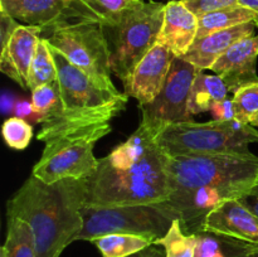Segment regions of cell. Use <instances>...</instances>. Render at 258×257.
<instances>
[{
  "instance_id": "1",
  "label": "cell",
  "mask_w": 258,
  "mask_h": 257,
  "mask_svg": "<svg viewBox=\"0 0 258 257\" xmlns=\"http://www.w3.org/2000/svg\"><path fill=\"white\" fill-rule=\"evenodd\" d=\"M87 179L45 183L30 175L8 201V217L27 222L38 257H59L83 228Z\"/></svg>"
},
{
  "instance_id": "2",
  "label": "cell",
  "mask_w": 258,
  "mask_h": 257,
  "mask_svg": "<svg viewBox=\"0 0 258 257\" xmlns=\"http://www.w3.org/2000/svg\"><path fill=\"white\" fill-rule=\"evenodd\" d=\"M168 155L158 145L127 168H113L98 159L96 173L87 179L90 207L153 206L171 194Z\"/></svg>"
},
{
  "instance_id": "3",
  "label": "cell",
  "mask_w": 258,
  "mask_h": 257,
  "mask_svg": "<svg viewBox=\"0 0 258 257\" xmlns=\"http://www.w3.org/2000/svg\"><path fill=\"white\" fill-rule=\"evenodd\" d=\"M50 52L57 67L63 110L57 117L42 123L37 139L59 131L110 122L125 110L128 101L126 93L100 87L52 45Z\"/></svg>"
},
{
  "instance_id": "4",
  "label": "cell",
  "mask_w": 258,
  "mask_h": 257,
  "mask_svg": "<svg viewBox=\"0 0 258 257\" xmlns=\"http://www.w3.org/2000/svg\"><path fill=\"white\" fill-rule=\"evenodd\" d=\"M166 166L171 191L213 188L239 198L258 184V156L254 154L168 155Z\"/></svg>"
},
{
  "instance_id": "5",
  "label": "cell",
  "mask_w": 258,
  "mask_h": 257,
  "mask_svg": "<svg viewBox=\"0 0 258 257\" xmlns=\"http://www.w3.org/2000/svg\"><path fill=\"white\" fill-rule=\"evenodd\" d=\"M238 120L196 122L186 121L169 125L158 136L159 146L169 156L224 155L251 156L249 144H258V128Z\"/></svg>"
},
{
  "instance_id": "6",
  "label": "cell",
  "mask_w": 258,
  "mask_h": 257,
  "mask_svg": "<svg viewBox=\"0 0 258 257\" xmlns=\"http://www.w3.org/2000/svg\"><path fill=\"white\" fill-rule=\"evenodd\" d=\"M111 130L110 122H101L39 138L45 146L32 174L49 184L64 179L91 178L98 166V159L93 154L96 143Z\"/></svg>"
},
{
  "instance_id": "7",
  "label": "cell",
  "mask_w": 258,
  "mask_h": 257,
  "mask_svg": "<svg viewBox=\"0 0 258 257\" xmlns=\"http://www.w3.org/2000/svg\"><path fill=\"white\" fill-rule=\"evenodd\" d=\"M164 10L163 3L138 2L115 25L103 28L110 45L111 71L122 83L158 42Z\"/></svg>"
},
{
  "instance_id": "8",
  "label": "cell",
  "mask_w": 258,
  "mask_h": 257,
  "mask_svg": "<svg viewBox=\"0 0 258 257\" xmlns=\"http://www.w3.org/2000/svg\"><path fill=\"white\" fill-rule=\"evenodd\" d=\"M45 32L48 43L93 82L106 90L118 91L111 80L110 45L100 24L82 20L63 22Z\"/></svg>"
},
{
  "instance_id": "9",
  "label": "cell",
  "mask_w": 258,
  "mask_h": 257,
  "mask_svg": "<svg viewBox=\"0 0 258 257\" xmlns=\"http://www.w3.org/2000/svg\"><path fill=\"white\" fill-rule=\"evenodd\" d=\"M83 228L76 241H92L110 233L139 234L156 239L165 236L173 219L154 206L83 207Z\"/></svg>"
},
{
  "instance_id": "10",
  "label": "cell",
  "mask_w": 258,
  "mask_h": 257,
  "mask_svg": "<svg viewBox=\"0 0 258 257\" xmlns=\"http://www.w3.org/2000/svg\"><path fill=\"white\" fill-rule=\"evenodd\" d=\"M198 68L183 57H174L170 71L155 100L141 105V122L158 136L171 123L191 121L189 97Z\"/></svg>"
},
{
  "instance_id": "11",
  "label": "cell",
  "mask_w": 258,
  "mask_h": 257,
  "mask_svg": "<svg viewBox=\"0 0 258 257\" xmlns=\"http://www.w3.org/2000/svg\"><path fill=\"white\" fill-rule=\"evenodd\" d=\"M174 57L175 55L165 45H154L136 66L127 81L123 82L126 95L136 98L139 106L155 100L165 83Z\"/></svg>"
},
{
  "instance_id": "12",
  "label": "cell",
  "mask_w": 258,
  "mask_h": 257,
  "mask_svg": "<svg viewBox=\"0 0 258 257\" xmlns=\"http://www.w3.org/2000/svg\"><path fill=\"white\" fill-rule=\"evenodd\" d=\"M203 232L258 242V217L238 198H229L219 203L207 216Z\"/></svg>"
},
{
  "instance_id": "13",
  "label": "cell",
  "mask_w": 258,
  "mask_h": 257,
  "mask_svg": "<svg viewBox=\"0 0 258 257\" xmlns=\"http://www.w3.org/2000/svg\"><path fill=\"white\" fill-rule=\"evenodd\" d=\"M258 57V34L241 39L232 45L211 68L228 87L236 92L242 86L257 82L256 71Z\"/></svg>"
},
{
  "instance_id": "14",
  "label": "cell",
  "mask_w": 258,
  "mask_h": 257,
  "mask_svg": "<svg viewBox=\"0 0 258 257\" xmlns=\"http://www.w3.org/2000/svg\"><path fill=\"white\" fill-rule=\"evenodd\" d=\"M43 29L20 24L0 55V70L22 88H28L30 66L37 52Z\"/></svg>"
},
{
  "instance_id": "15",
  "label": "cell",
  "mask_w": 258,
  "mask_h": 257,
  "mask_svg": "<svg viewBox=\"0 0 258 257\" xmlns=\"http://www.w3.org/2000/svg\"><path fill=\"white\" fill-rule=\"evenodd\" d=\"M198 35V17L181 0H169L156 44L165 45L175 57H183Z\"/></svg>"
},
{
  "instance_id": "16",
  "label": "cell",
  "mask_w": 258,
  "mask_h": 257,
  "mask_svg": "<svg viewBox=\"0 0 258 257\" xmlns=\"http://www.w3.org/2000/svg\"><path fill=\"white\" fill-rule=\"evenodd\" d=\"M73 0H0V9L24 25L43 32L63 22H71Z\"/></svg>"
},
{
  "instance_id": "17",
  "label": "cell",
  "mask_w": 258,
  "mask_h": 257,
  "mask_svg": "<svg viewBox=\"0 0 258 257\" xmlns=\"http://www.w3.org/2000/svg\"><path fill=\"white\" fill-rule=\"evenodd\" d=\"M257 24L254 22L236 25L229 29L197 38L183 58L198 68L199 72L211 70L214 63L241 39L254 35Z\"/></svg>"
},
{
  "instance_id": "18",
  "label": "cell",
  "mask_w": 258,
  "mask_h": 257,
  "mask_svg": "<svg viewBox=\"0 0 258 257\" xmlns=\"http://www.w3.org/2000/svg\"><path fill=\"white\" fill-rule=\"evenodd\" d=\"M131 0H73L71 22H92L102 28L112 27L121 15L133 7Z\"/></svg>"
},
{
  "instance_id": "19",
  "label": "cell",
  "mask_w": 258,
  "mask_h": 257,
  "mask_svg": "<svg viewBox=\"0 0 258 257\" xmlns=\"http://www.w3.org/2000/svg\"><path fill=\"white\" fill-rule=\"evenodd\" d=\"M228 87L218 75H206L199 72L191 86L189 97V111L191 115L211 111L217 101L227 98Z\"/></svg>"
},
{
  "instance_id": "20",
  "label": "cell",
  "mask_w": 258,
  "mask_h": 257,
  "mask_svg": "<svg viewBox=\"0 0 258 257\" xmlns=\"http://www.w3.org/2000/svg\"><path fill=\"white\" fill-rule=\"evenodd\" d=\"M254 22L258 24V14L253 10L237 4L234 7L224 8V9L214 10V12L204 14L198 18V35L202 38L204 35L212 34L219 30L229 29L236 25L246 24Z\"/></svg>"
},
{
  "instance_id": "21",
  "label": "cell",
  "mask_w": 258,
  "mask_h": 257,
  "mask_svg": "<svg viewBox=\"0 0 258 257\" xmlns=\"http://www.w3.org/2000/svg\"><path fill=\"white\" fill-rule=\"evenodd\" d=\"M0 257H38L34 234L27 222L17 217H8L7 238Z\"/></svg>"
},
{
  "instance_id": "22",
  "label": "cell",
  "mask_w": 258,
  "mask_h": 257,
  "mask_svg": "<svg viewBox=\"0 0 258 257\" xmlns=\"http://www.w3.org/2000/svg\"><path fill=\"white\" fill-rule=\"evenodd\" d=\"M90 242L97 247L102 257H127L154 244L153 239L148 237L128 233L105 234Z\"/></svg>"
},
{
  "instance_id": "23",
  "label": "cell",
  "mask_w": 258,
  "mask_h": 257,
  "mask_svg": "<svg viewBox=\"0 0 258 257\" xmlns=\"http://www.w3.org/2000/svg\"><path fill=\"white\" fill-rule=\"evenodd\" d=\"M58 80L57 67L54 58L50 52V45L45 38H40L38 43L34 59L30 66L29 77H28V90L34 91L35 88Z\"/></svg>"
},
{
  "instance_id": "24",
  "label": "cell",
  "mask_w": 258,
  "mask_h": 257,
  "mask_svg": "<svg viewBox=\"0 0 258 257\" xmlns=\"http://www.w3.org/2000/svg\"><path fill=\"white\" fill-rule=\"evenodd\" d=\"M154 244L163 247L165 257H196L198 237L186 233L180 221L174 219L165 236L156 239Z\"/></svg>"
},
{
  "instance_id": "25",
  "label": "cell",
  "mask_w": 258,
  "mask_h": 257,
  "mask_svg": "<svg viewBox=\"0 0 258 257\" xmlns=\"http://www.w3.org/2000/svg\"><path fill=\"white\" fill-rule=\"evenodd\" d=\"M32 105L37 113V122L39 123L60 115L63 105L58 80L32 91Z\"/></svg>"
},
{
  "instance_id": "26",
  "label": "cell",
  "mask_w": 258,
  "mask_h": 257,
  "mask_svg": "<svg viewBox=\"0 0 258 257\" xmlns=\"http://www.w3.org/2000/svg\"><path fill=\"white\" fill-rule=\"evenodd\" d=\"M236 120L249 123L258 113V81L242 86L233 93Z\"/></svg>"
},
{
  "instance_id": "27",
  "label": "cell",
  "mask_w": 258,
  "mask_h": 257,
  "mask_svg": "<svg viewBox=\"0 0 258 257\" xmlns=\"http://www.w3.org/2000/svg\"><path fill=\"white\" fill-rule=\"evenodd\" d=\"M3 138L5 144L14 150H24L33 138V127L19 116H12L3 123Z\"/></svg>"
},
{
  "instance_id": "28",
  "label": "cell",
  "mask_w": 258,
  "mask_h": 257,
  "mask_svg": "<svg viewBox=\"0 0 258 257\" xmlns=\"http://www.w3.org/2000/svg\"><path fill=\"white\" fill-rule=\"evenodd\" d=\"M181 2L198 18L214 10L224 9L238 4V0H181Z\"/></svg>"
},
{
  "instance_id": "29",
  "label": "cell",
  "mask_w": 258,
  "mask_h": 257,
  "mask_svg": "<svg viewBox=\"0 0 258 257\" xmlns=\"http://www.w3.org/2000/svg\"><path fill=\"white\" fill-rule=\"evenodd\" d=\"M211 112L214 120L217 121L236 120V108H234L233 100L231 98H224L214 102L212 105Z\"/></svg>"
},
{
  "instance_id": "30",
  "label": "cell",
  "mask_w": 258,
  "mask_h": 257,
  "mask_svg": "<svg viewBox=\"0 0 258 257\" xmlns=\"http://www.w3.org/2000/svg\"><path fill=\"white\" fill-rule=\"evenodd\" d=\"M19 25L20 23L18 20H15L7 12L0 9V39H2V49L7 47L10 38L13 37V34H14V32L18 29Z\"/></svg>"
},
{
  "instance_id": "31",
  "label": "cell",
  "mask_w": 258,
  "mask_h": 257,
  "mask_svg": "<svg viewBox=\"0 0 258 257\" xmlns=\"http://www.w3.org/2000/svg\"><path fill=\"white\" fill-rule=\"evenodd\" d=\"M239 201L258 217V184L256 186L248 190L247 193H244L243 196L239 197Z\"/></svg>"
},
{
  "instance_id": "32",
  "label": "cell",
  "mask_w": 258,
  "mask_h": 257,
  "mask_svg": "<svg viewBox=\"0 0 258 257\" xmlns=\"http://www.w3.org/2000/svg\"><path fill=\"white\" fill-rule=\"evenodd\" d=\"M127 257H165V251L161 249L158 244H151V246L146 247L145 249H141V251Z\"/></svg>"
},
{
  "instance_id": "33",
  "label": "cell",
  "mask_w": 258,
  "mask_h": 257,
  "mask_svg": "<svg viewBox=\"0 0 258 257\" xmlns=\"http://www.w3.org/2000/svg\"><path fill=\"white\" fill-rule=\"evenodd\" d=\"M15 112H17V116H19V117L22 118L33 116L34 120L37 121V113L34 112V110H33V105L29 102H25V101H23V102H18L17 107H15Z\"/></svg>"
},
{
  "instance_id": "34",
  "label": "cell",
  "mask_w": 258,
  "mask_h": 257,
  "mask_svg": "<svg viewBox=\"0 0 258 257\" xmlns=\"http://www.w3.org/2000/svg\"><path fill=\"white\" fill-rule=\"evenodd\" d=\"M237 257H258V252L254 249L252 242H248V244H247V248L244 249V251H242Z\"/></svg>"
},
{
  "instance_id": "35",
  "label": "cell",
  "mask_w": 258,
  "mask_h": 257,
  "mask_svg": "<svg viewBox=\"0 0 258 257\" xmlns=\"http://www.w3.org/2000/svg\"><path fill=\"white\" fill-rule=\"evenodd\" d=\"M238 4L244 8H248V9L253 10V12H256L258 14V0H238Z\"/></svg>"
},
{
  "instance_id": "36",
  "label": "cell",
  "mask_w": 258,
  "mask_h": 257,
  "mask_svg": "<svg viewBox=\"0 0 258 257\" xmlns=\"http://www.w3.org/2000/svg\"><path fill=\"white\" fill-rule=\"evenodd\" d=\"M249 123H251V125H253V126H256V127H258V113L256 116H254L253 118H252L251 122H249Z\"/></svg>"
},
{
  "instance_id": "37",
  "label": "cell",
  "mask_w": 258,
  "mask_h": 257,
  "mask_svg": "<svg viewBox=\"0 0 258 257\" xmlns=\"http://www.w3.org/2000/svg\"><path fill=\"white\" fill-rule=\"evenodd\" d=\"M252 244H253L254 249H256V251L258 252V242H252Z\"/></svg>"
},
{
  "instance_id": "38",
  "label": "cell",
  "mask_w": 258,
  "mask_h": 257,
  "mask_svg": "<svg viewBox=\"0 0 258 257\" xmlns=\"http://www.w3.org/2000/svg\"><path fill=\"white\" fill-rule=\"evenodd\" d=\"M131 2H144V0H131Z\"/></svg>"
}]
</instances>
